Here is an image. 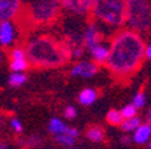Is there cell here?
Listing matches in <instances>:
<instances>
[{"instance_id":"1","label":"cell","mask_w":151,"mask_h":149,"mask_svg":"<svg viewBox=\"0 0 151 149\" xmlns=\"http://www.w3.org/2000/svg\"><path fill=\"white\" fill-rule=\"evenodd\" d=\"M145 42L138 32L122 30L111 39L105 65L115 77H129L139 70L145 59Z\"/></svg>"},{"instance_id":"2","label":"cell","mask_w":151,"mask_h":149,"mask_svg":"<svg viewBox=\"0 0 151 149\" xmlns=\"http://www.w3.org/2000/svg\"><path fill=\"white\" fill-rule=\"evenodd\" d=\"M24 53L28 65L50 68L65 65L70 59L72 47L51 36H35L26 43Z\"/></svg>"},{"instance_id":"3","label":"cell","mask_w":151,"mask_h":149,"mask_svg":"<svg viewBox=\"0 0 151 149\" xmlns=\"http://www.w3.org/2000/svg\"><path fill=\"white\" fill-rule=\"evenodd\" d=\"M89 12L100 23L122 27L126 20V0H93Z\"/></svg>"},{"instance_id":"4","label":"cell","mask_w":151,"mask_h":149,"mask_svg":"<svg viewBox=\"0 0 151 149\" xmlns=\"http://www.w3.org/2000/svg\"><path fill=\"white\" fill-rule=\"evenodd\" d=\"M124 24L135 32L151 30V4L148 0H126Z\"/></svg>"},{"instance_id":"5","label":"cell","mask_w":151,"mask_h":149,"mask_svg":"<svg viewBox=\"0 0 151 149\" xmlns=\"http://www.w3.org/2000/svg\"><path fill=\"white\" fill-rule=\"evenodd\" d=\"M60 8V0H32L28 14L34 23L47 24L57 18Z\"/></svg>"},{"instance_id":"6","label":"cell","mask_w":151,"mask_h":149,"mask_svg":"<svg viewBox=\"0 0 151 149\" xmlns=\"http://www.w3.org/2000/svg\"><path fill=\"white\" fill-rule=\"evenodd\" d=\"M18 26L15 20H3L0 22V47L12 48L18 39Z\"/></svg>"},{"instance_id":"7","label":"cell","mask_w":151,"mask_h":149,"mask_svg":"<svg viewBox=\"0 0 151 149\" xmlns=\"http://www.w3.org/2000/svg\"><path fill=\"white\" fill-rule=\"evenodd\" d=\"M23 0H0V22L15 20L20 14Z\"/></svg>"},{"instance_id":"8","label":"cell","mask_w":151,"mask_h":149,"mask_svg":"<svg viewBox=\"0 0 151 149\" xmlns=\"http://www.w3.org/2000/svg\"><path fill=\"white\" fill-rule=\"evenodd\" d=\"M97 65L94 62H89V61H81L77 62L70 70V75L72 77H80V78H91L97 73Z\"/></svg>"},{"instance_id":"9","label":"cell","mask_w":151,"mask_h":149,"mask_svg":"<svg viewBox=\"0 0 151 149\" xmlns=\"http://www.w3.org/2000/svg\"><path fill=\"white\" fill-rule=\"evenodd\" d=\"M99 43H101V32L97 26L92 23L86 27L84 35H82V47L89 50Z\"/></svg>"},{"instance_id":"10","label":"cell","mask_w":151,"mask_h":149,"mask_svg":"<svg viewBox=\"0 0 151 149\" xmlns=\"http://www.w3.org/2000/svg\"><path fill=\"white\" fill-rule=\"evenodd\" d=\"M89 51H91L92 59L96 65H105L108 59V54H109V47L103 43H99L92 48H89Z\"/></svg>"},{"instance_id":"11","label":"cell","mask_w":151,"mask_h":149,"mask_svg":"<svg viewBox=\"0 0 151 149\" xmlns=\"http://www.w3.org/2000/svg\"><path fill=\"white\" fill-rule=\"evenodd\" d=\"M150 138H151V126L147 122L146 124H140V126L134 132V136H132V141L139 144V145L146 144Z\"/></svg>"},{"instance_id":"12","label":"cell","mask_w":151,"mask_h":149,"mask_svg":"<svg viewBox=\"0 0 151 149\" xmlns=\"http://www.w3.org/2000/svg\"><path fill=\"white\" fill-rule=\"evenodd\" d=\"M18 145L20 148L24 149H35L42 144V137L38 134H31V136H26V137H19L16 140Z\"/></svg>"},{"instance_id":"13","label":"cell","mask_w":151,"mask_h":149,"mask_svg":"<svg viewBox=\"0 0 151 149\" xmlns=\"http://www.w3.org/2000/svg\"><path fill=\"white\" fill-rule=\"evenodd\" d=\"M97 99V91L92 89V87H86L84 90H81V93L78 94V101L81 105L89 106Z\"/></svg>"},{"instance_id":"14","label":"cell","mask_w":151,"mask_h":149,"mask_svg":"<svg viewBox=\"0 0 151 149\" xmlns=\"http://www.w3.org/2000/svg\"><path fill=\"white\" fill-rule=\"evenodd\" d=\"M142 121L139 117H132V118H124L123 120V122L120 124V126H122V130L126 132V133H132V132H135L136 129H138L139 126H140Z\"/></svg>"},{"instance_id":"15","label":"cell","mask_w":151,"mask_h":149,"mask_svg":"<svg viewBox=\"0 0 151 149\" xmlns=\"http://www.w3.org/2000/svg\"><path fill=\"white\" fill-rule=\"evenodd\" d=\"M66 128H68V125H66L63 121H61L60 118H55V117L51 118L50 122H49V125H47L49 132H50L51 134H54V136L63 133V132L66 130Z\"/></svg>"},{"instance_id":"16","label":"cell","mask_w":151,"mask_h":149,"mask_svg":"<svg viewBox=\"0 0 151 149\" xmlns=\"http://www.w3.org/2000/svg\"><path fill=\"white\" fill-rule=\"evenodd\" d=\"M27 82L26 73H11L8 75V85L12 87H20Z\"/></svg>"},{"instance_id":"17","label":"cell","mask_w":151,"mask_h":149,"mask_svg":"<svg viewBox=\"0 0 151 149\" xmlns=\"http://www.w3.org/2000/svg\"><path fill=\"white\" fill-rule=\"evenodd\" d=\"M28 61L26 59H14L9 61V68L11 73H26V70L28 68Z\"/></svg>"},{"instance_id":"18","label":"cell","mask_w":151,"mask_h":149,"mask_svg":"<svg viewBox=\"0 0 151 149\" xmlns=\"http://www.w3.org/2000/svg\"><path fill=\"white\" fill-rule=\"evenodd\" d=\"M86 137L92 143H101L104 140V130L100 126H92L89 128V130L86 132Z\"/></svg>"},{"instance_id":"19","label":"cell","mask_w":151,"mask_h":149,"mask_svg":"<svg viewBox=\"0 0 151 149\" xmlns=\"http://www.w3.org/2000/svg\"><path fill=\"white\" fill-rule=\"evenodd\" d=\"M123 115L120 113V110H116V109H112L107 113V121L109 125H113V126H120V124L123 122Z\"/></svg>"},{"instance_id":"20","label":"cell","mask_w":151,"mask_h":149,"mask_svg":"<svg viewBox=\"0 0 151 149\" xmlns=\"http://www.w3.org/2000/svg\"><path fill=\"white\" fill-rule=\"evenodd\" d=\"M93 0H76V14L85 15L91 11Z\"/></svg>"},{"instance_id":"21","label":"cell","mask_w":151,"mask_h":149,"mask_svg":"<svg viewBox=\"0 0 151 149\" xmlns=\"http://www.w3.org/2000/svg\"><path fill=\"white\" fill-rule=\"evenodd\" d=\"M54 137H55L57 143L61 144V145H63V146H66V148H69V146H72L73 144L76 143V138H74V137H72L70 134L66 133V130L63 132V133L57 134V136H54Z\"/></svg>"},{"instance_id":"22","label":"cell","mask_w":151,"mask_h":149,"mask_svg":"<svg viewBox=\"0 0 151 149\" xmlns=\"http://www.w3.org/2000/svg\"><path fill=\"white\" fill-rule=\"evenodd\" d=\"M146 105V96L143 91H139V93L135 94L134 99H132V106L136 109H140V108H145Z\"/></svg>"},{"instance_id":"23","label":"cell","mask_w":151,"mask_h":149,"mask_svg":"<svg viewBox=\"0 0 151 149\" xmlns=\"http://www.w3.org/2000/svg\"><path fill=\"white\" fill-rule=\"evenodd\" d=\"M14 59H26V53L23 47H12L9 51V61Z\"/></svg>"},{"instance_id":"24","label":"cell","mask_w":151,"mask_h":149,"mask_svg":"<svg viewBox=\"0 0 151 149\" xmlns=\"http://www.w3.org/2000/svg\"><path fill=\"white\" fill-rule=\"evenodd\" d=\"M136 112H138V109L134 108L132 106V103H129V105H126L124 108L122 109V115L123 118H132V117H135L136 115Z\"/></svg>"},{"instance_id":"25","label":"cell","mask_w":151,"mask_h":149,"mask_svg":"<svg viewBox=\"0 0 151 149\" xmlns=\"http://www.w3.org/2000/svg\"><path fill=\"white\" fill-rule=\"evenodd\" d=\"M9 126H11V129H12L15 133L20 134L23 132V124L20 122V120L16 117H11L9 118Z\"/></svg>"},{"instance_id":"26","label":"cell","mask_w":151,"mask_h":149,"mask_svg":"<svg viewBox=\"0 0 151 149\" xmlns=\"http://www.w3.org/2000/svg\"><path fill=\"white\" fill-rule=\"evenodd\" d=\"M60 4L65 9L76 14V0H60Z\"/></svg>"},{"instance_id":"27","label":"cell","mask_w":151,"mask_h":149,"mask_svg":"<svg viewBox=\"0 0 151 149\" xmlns=\"http://www.w3.org/2000/svg\"><path fill=\"white\" fill-rule=\"evenodd\" d=\"M63 115L68 120H74L76 115H77V110H76L74 106H66L65 110H63Z\"/></svg>"},{"instance_id":"28","label":"cell","mask_w":151,"mask_h":149,"mask_svg":"<svg viewBox=\"0 0 151 149\" xmlns=\"http://www.w3.org/2000/svg\"><path fill=\"white\" fill-rule=\"evenodd\" d=\"M82 53H84V47H82V46H77V47H73V48H72V53H70V58L78 59L80 56L82 55Z\"/></svg>"},{"instance_id":"29","label":"cell","mask_w":151,"mask_h":149,"mask_svg":"<svg viewBox=\"0 0 151 149\" xmlns=\"http://www.w3.org/2000/svg\"><path fill=\"white\" fill-rule=\"evenodd\" d=\"M66 133L70 134V136L74 137V138H77V137L80 136L78 129H76V128H72V126H68V128H66Z\"/></svg>"},{"instance_id":"30","label":"cell","mask_w":151,"mask_h":149,"mask_svg":"<svg viewBox=\"0 0 151 149\" xmlns=\"http://www.w3.org/2000/svg\"><path fill=\"white\" fill-rule=\"evenodd\" d=\"M120 141H122L123 145H129V144H132V136L126 134V136H123L122 138H120Z\"/></svg>"},{"instance_id":"31","label":"cell","mask_w":151,"mask_h":149,"mask_svg":"<svg viewBox=\"0 0 151 149\" xmlns=\"http://www.w3.org/2000/svg\"><path fill=\"white\" fill-rule=\"evenodd\" d=\"M145 58H147L148 61H151V43L145 47Z\"/></svg>"},{"instance_id":"32","label":"cell","mask_w":151,"mask_h":149,"mask_svg":"<svg viewBox=\"0 0 151 149\" xmlns=\"http://www.w3.org/2000/svg\"><path fill=\"white\" fill-rule=\"evenodd\" d=\"M4 121H6V115H4V113H1V112H0V129L3 128Z\"/></svg>"},{"instance_id":"33","label":"cell","mask_w":151,"mask_h":149,"mask_svg":"<svg viewBox=\"0 0 151 149\" xmlns=\"http://www.w3.org/2000/svg\"><path fill=\"white\" fill-rule=\"evenodd\" d=\"M0 149H9V145L6 141H0Z\"/></svg>"},{"instance_id":"34","label":"cell","mask_w":151,"mask_h":149,"mask_svg":"<svg viewBox=\"0 0 151 149\" xmlns=\"http://www.w3.org/2000/svg\"><path fill=\"white\" fill-rule=\"evenodd\" d=\"M147 124L151 126V108L148 109V112H147Z\"/></svg>"},{"instance_id":"35","label":"cell","mask_w":151,"mask_h":149,"mask_svg":"<svg viewBox=\"0 0 151 149\" xmlns=\"http://www.w3.org/2000/svg\"><path fill=\"white\" fill-rule=\"evenodd\" d=\"M3 58H4V53L0 50V62H1V59H3Z\"/></svg>"},{"instance_id":"36","label":"cell","mask_w":151,"mask_h":149,"mask_svg":"<svg viewBox=\"0 0 151 149\" xmlns=\"http://www.w3.org/2000/svg\"><path fill=\"white\" fill-rule=\"evenodd\" d=\"M147 149H151V138L147 141Z\"/></svg>"},{"instance_id":"37","label":"cell","mask_w":151,"mask_h":149,"mask_svg":"<svg viewBox=\"0 0 151 149\" xmlns=\"http://www.w3.org/2000/svg\"><path fill=\"white\" fill-rule=\"evenodd\" d=\"M68 149H76V148H68Z\"/></svg>"}]
</instances>
